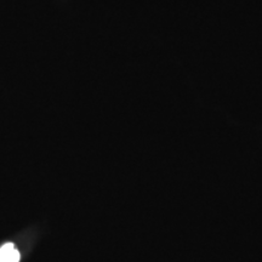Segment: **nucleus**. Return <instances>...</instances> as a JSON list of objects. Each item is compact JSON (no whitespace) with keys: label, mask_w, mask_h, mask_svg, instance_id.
I'll return each instance as SVG.
<instances>
[{"label":"nucleus","mask_w":262,"mask_h":262,"mask_svg":"<svg viewBox=\"0 0 262 262\" xmlns=\"http://www.w3.org/2000/svg\"><path fill=\"white\" fill-rule=\"evenodd\" d=\"M21 255L12 243H6L0 248V262H19Z\"/></svg>","instance_id":"nucleus-1"}]
</instances>
